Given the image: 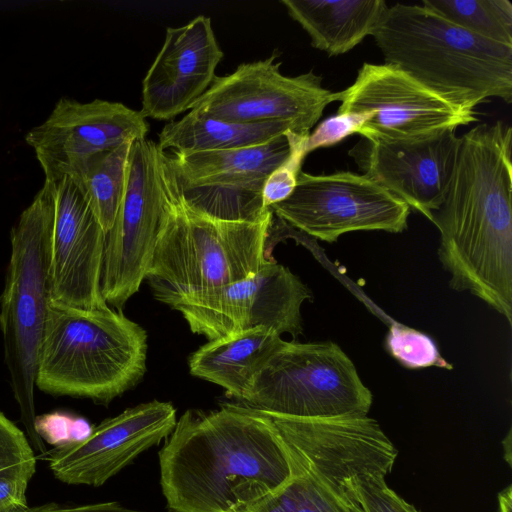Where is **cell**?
Instances as JSON below:
<instances>
[{
    "mask_svg": "<svg viewBox=\"0 0 512 512\" xmlns=\"http://www.w3.org/2000/svg\"><path fill=\"white\" fill-rule=\"evenodd\" d=\"M170 512H249L295 473L271 420L245 405L187 410L159 451Z\"/></svg>",
    "mask_w": 512,
    "mask_h": 512,
    "instance_id": "obj_1",
    "label": "cell"
},
{
    "mask_svg": "<svg viewBox=\"0 0 512 512\" xmlns=\"http://www.w3.org/2000/svg\"><path fill=\"white\" fill-rule=\"evenodd\" d=\"M512 128L480 124L460 137L450 185L432 222L449 285L512 324Z\"/></svg>",
    "mask_w": 512,
    "mask_h": 512,
    "instance_id": "obj_2",
    "label": "cell"
},
{
    "mask_svg": "<svg viewBox=\"0 0 512 512\" xmlns=\"http://www.w3.org/2000/svg\"><path fill=\"white\" fill-rule=\"evenodd\" d=\"M385 63L474 108L489 98L512 102V47L479 37L422 5L387 8L372 35Z\"/></svg>",
    "mask_w": 512,
    "mask_h": 512,
    "instance_id": "obj_3",
    "label": "cell"
},
{
    "mask_svg": "<svg viewBox=\"0 0 512 512\" xmlns=\"http://www.w3.org/2000/svg\"><path fill=\"white\" fill-rule=\"evenodd\" d=\"M147 348L146 331L120 310L49 302L35 386L109 403L141 380Z\"/></svg>",
    "mask_w": 512,
    "mask_h": 512,
    "instance_id": "obj_4",
    "label": "cell"
},
{
    "mask_svg": "<svg viewBox=\"0 0 512 512\" xmlns=\"http://www.w3.org/2000/svg\"><path fill=\"white\" fill-rule=\"evenodd\" d=\"M169 179L170 202L145 277L155 298L171 307L256 273L267 261L272 215L256 223L210 217L181 200L170 170Z\"/></svg>",
    "mask_w": 512,
    "mask_h": 512,
    "instance_id": "obj_5",
    "label": "cell"
},
{
    "mask_svg": "<svg viewBox=\"0 0 512 512\" xmlns=\"http://www.w3.org/2000/svg\"><path fill=\"white\" fill-rule=\"evenodd\" d=\"M53 195L44 181L10 232L11 253L0 296L4 359L21 419L37 449L46 452L34 430V387L47 319Z\"/></svg>",
    "mask_w": 512,
    "mask_h": 512,
    "instance_id": "obj_6",
    "label": "cell"
},
{
    "mask_svg": "<svg viewBox=\"0 0 512 512\" xmlns=\"http://www.w3.org/2000/svg\"><path fill=\"white\" fill-rule=\"evenodd\" d=\"M373 396L332 341H282L252 379L242 403L294 419L367 416Z\"/></svg>",
    "mask_w": 512,
    "mask_h": 512,
    "instance_id": "obj_7",
    "label": "cell"
},
{
    "mask_svg": "<svg viewBox=\"0 0 512 512\" xmlns=\"http://www.w3.org/2000/svg\"><path fill=\"white\" fill-rule=\"evenodd\" d=\"M308 136L289 131L248 148L164 153L183 202L216 219L256 223L272 215L263 202L267 178L297 150H305Z\"/></svg>",
    "mask_w": 512,
    "mask_h": 512,
    "instance_id": "obj_8",
    "label": "cell"
},
{
    "mask_svg": "<svg viewBox=\"0 0 512 512\" xmlns=\"http://www.w3.org/2000/svg\"><path fill=\"white\" fill-rule=\"evenodd\" d=\"M170 202L169 169L157 143H132L123 197L106 233L101 277L105 302L120 310L140 288Z\"/></svg>",
    "mask_w": 512,
    "mask_h": 512,
    "instance_id": "obj_9",
    "label": "cell"
},
{
    "mask_svg": "<svg viewBox=\"0 0 512 512\" xmlns=\"http://www.w3.org/2000/svg\"><path fill=\"white\" fill-rule=\"evenodd\" d=\"M256 411L271 420L295 466L327 486L353 512H361L356 486L366 479H385L393 468L398 451L368 415L294 419Z\"/></svg>",
    "mask_w": 512,
    "mask_h": 512,
    "instance_id": "obj_10",
    "label": "cell"
},
{
    "mask_svg": "<svg viewBox=\"0 0 512 512\" xmlns=\"http://www.w3.org/2000/svg\"><path fill=\"white\" fill-rule=\"evenodd\" d=\"M337 114H368L357 134L368 140L415 141L477 120L476 109L441 95L400 68L364 63L336 92Z\"/></svg>",
    "mask_w": 512,
    "mask_h": 512,
    "instance_id": "obj_11",
    "label": "cell"
},
{
    "mask_svg": "<svg viewBox=\"0 0 512 512\" xmlns=\"http://www.w3.org/2000/svg\"><path fill=\"white\" fill-rule=\"evenodd\" d=\"M269 208L298 231L328 243L354 231L400 233L411 210L364 174L312 175L301 170L292 193Z\"/></svg>",
    "mask_w": 512,
    "mask_h": 512,
    "instance_id": "obj_12",
    "label": "cell"
},
{
    "mask_svg": "<svg viewBox=\"0 0 512 512\" xmlns=\"http://www.w3.org/2000/svg\"><path fill=\"white\" fill-rule=\"evenodd\" d=\"M269 58L240 64L231 74L216 76L190 110L241 123L287 122L308 136L335 93L312 71L285 76L281 62Z\"/></svg>",
    "mask_w": 512,
    "mask_h": 512,
    "instance_id": "obj_13",
    "label": "cell"
},
{
    "mask_svg": "<svg viewBox=\"0 0 512 512\" xmlns=\"http://www.w3.org/2000/svg\"><path fill=\"white\" fill-rule=\"evenodd\" d=\"M312 297L287 267L267 260L253 275L180 300L171 308L183 315L193 333L208 341L257 327L296 338L303 330L301 306Z\"/></svg>",
    "mask_w": 512,
    "mask_h": 512,
    "instance_id": "obj_14",
    "label": "cell"
},
{
    "mask_svg": "<svg viewBox=\"0 0 512 512\" xmlns=\"http://www.w3.org/2000/svg\"><path fill=\"white\" fill-rule=\"evenodd\" d=\"M149 123L141 111L120 102L82 103L60 98L47 119L25 136L45 180L74 175L93 155L146 139Z\"/></svg>",
    "mask_w": 512,
    "mask_h": 512,
    "instance_id": "obj_15",
    "label": "cell"
},
{
    "mask_svg": "<svg viewBox=\"0 0 512 512\" xmlns=\"http://www.w3.org/2000/svg\"><path fill=\"white\" fill-rule=\"evenodd\" d=\"M176 422L171 403H142L105 419L84 439L55 446L43 456L59 481L99 487L166 439Z\"/></svg>",
    "mask_w": 512,
    "mask_h": 512,
    "instance_id": "obj_16",
    "label": "cell"
},
{
    "mask_svg": "<svg viewBox=\"0 0 512 512\" xmlns=\"http://www.w3.org/2000/svg\"><path fill=\"white\" fill-rule=\"evenodd\" d=\"M48 182L53 195L50 302L105 308L109 305L101 293V277L106 234L70 177Z\"/></svg>",
    "mask_w": 512,
    "mask_h": 512,
    "instance_id": "obj_17",
    "label": "cell"
},
{
    "mask_svg": "<svg viewBox=\"0 0 512 512\" xmlns=\"http://www.w3.org/2000/svg\"><path fill=\"white\" fill-rule=\"evenodd\" d=\"M459 145L455 130L406 142L361 137L349 155L365 176L431 221L445 200Z\"/></svg>",
    "mask_w": 512,
    "mask_h": 512,
    "instance_id": "obj_18",
    "label": "cell"
},
{
    "mask_svg": "<svg viewBox=\"0 0 512 512\" xmlns=\"http://www.w3.org/2000/svg\"><path fill=\"white\" fill-rule=\"evenodd\" d=\"M210 17L166 29L164 43L142 81L144 117L174 119L190 110L214 81L223 58Z\"/></svg>",
    "mask_w": 512,
    "mask_h": 512,
    "instance_id": "obj_19",
    "label": "cell"
},
{
    "mask_svg": "<svg viewBox=\"0 0 512 512\" xmlns=\"http://www.w3.org/2000/svg\"><path fill=\"white\" fill-rule=\"evenodd\" d=\"M314 48L337 56L372 35L388 5L384 0H281Z\"/></svg>",
    "mask_w": 512,
    "mask_h": 512,
    "instance_id": "obj_20",
    "label": "cell"
},
{
    "mask_svg": "<svg viewBox=\"0 0 512 512\" xmlns=\"http://www.w3.org/2000/svg\"><path fill=\"white\" fill-rule=\"evenodd\" d=\"M282 341L279 334L265 327L220 337L191 355L189 370L242 402L252 379Z\"/></svg>",
    "mask_w": 512,
    "mask_h": 512,
    "instance_id": "obj_21",
    "label": "cell"
},
{
    "mask_svg": "<svg viewBox=\"0 0 512 512\" xmlns=\"http://www.w3.org/2000/svg\"><path fill=\"white\" fill-rule=\"evenodd\" d=\"M289 131L294 129L287 122L241 123L190 110L162 128L157 145L162 152L233 150L265 144Z\"/></svg>",
    "mask_w": 512,
    "mask_h": 512,
    "instance_id": "obj_22",
    "label": "cell"
},
{
    "mask_svg": "<svg viewBox=\"0 0 512 512\" xmlns=\"http://www.w3.org/2000/svg\"><path fill=\"white\" fill-rule=\"evenodd\" d=\"M131 145L124 143L91 156L70 177L105 234L113 225L123 197Z\"/></svg>",
    "mask_w": 512,
    "mask_h": 512,
    "instance_id": "obj_23",
    "label": "cell"
},
{
    "mask_svg": "<svg viewBox=\"0 0 512 512\" xmlns=\"http://www.w3.org/2000/svg\"><path fill=\"white\" fill-rule=\"evenodd\" d=\"M421 5L479 37L512 47L509 0H423Z\"/></svg>",
    "mask_w": 512,
    "mask_h": 512,
    "instance_id": "obj_24",
    "label": "cell"
},
{
    "mask_svg": "<svg viewBox=\"0 0 512 512\" xmlns=\"http://www.w3.org/2000/svg\"><path fill=\"white\" fill-rule=\"evenodd\" d=\"M249 512H353L323 483L295 466L293 477Z\"/></svg>",
    "mask_w": 512,
    "mask_h": 512,
    "instance_id": "obj_25",
    "label": "cell"
},
{
    "mask_svg": "<svg viewBox=\"0 0 512 512\" xmlns=\"http://www.w3.org/2000/svg\"><path fill=\"white\" fill-rule=\"evenodd\" d=\"M389 353L409 369L436 366L452 369L440 354L434 340L418 330L395 323L390 326L385 342Z\"/></svg>",
    "mask_w": 512,
    "mask_h": 512,
    "instance_id": "obj_26",
    "label": "cell"
},
{
    "mask_svg": "<svg viewBox=\"0 0 512 512\" xmlns=\"http://www.w3.org/2000/svg\"><path fill=\"white\" fill-rule=\"evenodd\" d=\"M91 429L85 419L62 411L35 416L34 420L38 437L56 446L80 441L88 436Z\"/></svg>",
    "mask_w": 512,
    "mask_h": 512,
    "instance_id": "obj_27",
    "label": "cell"
},
{
    "mask_svg": "<svg viewBox=\"0 0 512 512\" xmlns=\"http://www.w3.org/2000/svg\"><path fill=\"white\" fill-rule=\"evenodd\" d=\"M36 470V459L0 468V512H24L28 483Z\"/></svg>",
    "mask_w": 512,
    "mask_h": 512,
    "instance_id": "obj_28",
    "label": "cell"
},
{
    "mask_svg": "<svg viewBox=\"0 0 512 512\" xmlns=\"http://www.w3.org/2000/svg\"><path fill=\"white\" fill-rule=\"evenodd\" d=\"M361 512H419L385 482V479H366L356 486Z\"/></svg>",
    "mask_w": 512,
    "mask_h": 512,
    "instance_id": "obj_29",
    "label": "cell"
},
{
    "mask_svg": "<svg viewBox=\"0 0 512 512\" xmlns=\"http://www.w3.org/2000/svg\"><path fill=\"white\" fill-rule=\"evenodd\" d=\"M369 117L368 114H337L325 119L307 137L305 154L317 148L335 145L351 134L357 133Z\"/></svg>",
    "mask_w": 512,
    "mask_h": 512,
    "instance_id": "obj_30",
    "label": "cell"
},
{
    "mask_svg": "<svg viewBox=\"0 0 512 512\" xmlns=\"http://www.w3.org/2000/svg\"><path fill=\"white\" fill-rule=\"evenodd\" d=\"M305 156L304 148L297 150L288 162L270 174L263 188L265 207L269 208L271 205L283 201L292 193Z\"/></svg>",
    "mask_w": 512,
    "mask_h": 512,
    "instance_id": "obj_31",
    "label": "cell"
},
{
    "mask_svg": "<svg viewBox=\"0 0 512 512\" xmlns=\"http://www.w3.org/2000/svg\"><path fill=\"white\" fill-rule=\"evenodd\" d=\"M36 459L24 433L0 412V468Z\"/></svg>",
    "mask_w": 512,
    "mask_h": 512,
    "instance_id": "obj_32",
    "label": "cell"
},
{
    "mask_svg": "<svg viewBox=\"0 0 512 512\" xmlns=\"http://www.w3.org/2000/svg\"><path fill=\"white\" fill-rule=\"evenodd\" d=\"M24 512H145L126 508L118 502H101L84 505H61L46 503L28 507Z\"/></svg>",
    "mask_w": 512,
    "mask_h": 512,
    "instance_id": "obj_33",
    "label": "cell"
},
{
    "mask_svg": "<svg viewBox=\"0 0 512 512\" xmlns=\"http://www.w3.org/2000/svg\"><path fill=\"white\" fill-rule=\"evenodd\" d=\"M500 502V512H510L511 511V488L508 487L503 491V495L500 494L499 497Z\"/></svg>",
    "mask_w": 512,
    "mask_h": 512,
    "instance_id": "obj_34",
    "label": "cell"
}]
</instances>
